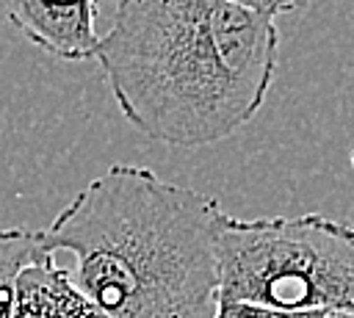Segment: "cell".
I'll use <instances>...</instances> for the list:
<instances>
[{
	"label": "cell",
	"mask_w": 354,
	"mask_h": 318,
	"mask_svg": "<svg viewBox=\"0 0 354 318\" xmlns=\"http://www.w3.org/2000/svg\"><path fill=\"white\" fill-rule=\"evenodd\" d=\"M277 55L274 19L230 0H116L94 61L141 135L210 147L263 108Z\"/></svg>",
	"instance_id": "1"
},
{
	"label": "cell",
	"mask_w": 354,
	"mask_h": 318,
	"mask_svg": "<svg viewBox=\"0 0 354 318\" xmlns=\"http://www.w3.org/2000/svg\"><path fill=\"white\" fill-rule=\"evenodd\" d=\"M218 202L147 166L113 163L41 230L75 254V282L105 318H218Z\"/></svg>",
	"instance_id": "2"
},
{
	"label": "cell",
	"mask_w": 354,
	"mask_h": 318,
	"mask_svg": "<svg viewBox=\"0 0 354 318\" xmlns=\"http://www.w3.org/2000/svg\"><path fill=\"white\" fill-rule=\"evenodd\" d=\"M218 304L268 312L354 315V227L324 213L238 218L216 224Z\"/></svg>",
	"instance_id": "3"
},
{
	"label": "cell",
	"mask_w": 354,
	"mask_h": 318,
	"mask_svg": "<svg viewBox=\"0 0 354 318\" xmlns=\"http://www.w3.org/2000/svg\"><path fill=\"white\" fill-rule=\"evenodd\" d=\"M3 6L8 22L53 58H94L100 44V0H3Z\"/></svg>",
	"instance_id": "4"
},
{
	"label": "cell",
	"mask_w": 354,
	"mask_h": 318,
	"mask_svg": "<svg viewBox=\"0 0 354 318\" xmlns=\"http://www.w3.org/2000/svg\"><path fill=\"white\" fill-rule=\"evenodd\" d=\"M14 318H105L80 290L75 271L58 265L53 252L30 260L17 277Z\"/></svg>",
	"instance_id": "5"
},
{
	"label": "cell",
	"mask_w": 354,
	"mask_h": 318,
	"mask_svg": "<svg viewBox=\"0 0 354 318\" xmlns=\"http://www.w3.org/2000/svg\"><path fill=\"white\" fill-rule=\"evenodd\" d=\"M41 230H25L11 227L0 230V318H14V301H17V277L19 271L44 254Z\"/></svg>",
	"instance_id": "6"
},
{
	"label": "cell",
	"mask_w": 354,
	"mask_h": 318,
	"mask_svg": "<svg viewBox=\"0 0 354 318\" xmlns=\"http://www.w3.org/2000/svg\"><path fill=\"white\" fill-rule=\"evenodd\" d=\"M235 6H243L254 14H263V17H277V14H288V11H299L304 8L310 0H230Z\"/></svg>",
	"instance_id": "7"
}]
</instances>
